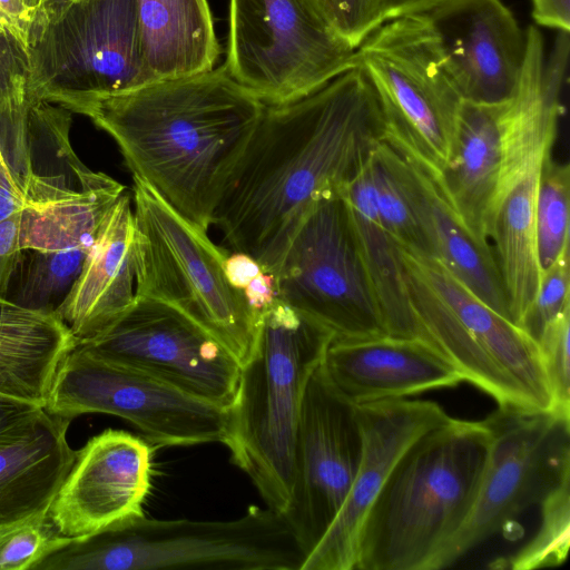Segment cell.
<instances>
[{"mask_svg":"<svg viewBox=\"0 0 570 570\" xmlns=\"http://www.w3.org/2000/svg\"><path fill=\"white\" fill-rule=\"evenodd\" d=\"M384 140L380 104L357 66L301 99L265 105L213 225L273 274L309 208L342 193Z\"/></svg>","mask_w":570,"mask_h":570,"instance_id":"obj_1","label":"cell"},{"mask_svg":"<svg viewBox=\"0 0 570 570\" xmlns=\"http://www.w3.org/2000/svg\"><path fill=\"white\" fill-rule=\"evenodd\" d=\"M264 109L223 66L107 97L87 116L115 140L132 177L208 232Z\"/></svg>","mask_w":570,"mask_h":570,"instance_id":"obj_2","label":"cell"},{"mask_svg":"<svg viewBox=\"0 0 570 570\" xmlns=\"http://www.w3.org/2000/svg\"><path fill=\"white\" fill-rule=\"evenodd\" d=\"M489 441L485 420L454 417L414 441L365 517L354 570H430L469 513Z\"/></svg>","mask_w":570,"mask_h":570,"instance_id":"obj_3","label":"cell"},{"mask_svg":"<svg viewBox=\"0 0 570 570\" xmlns=\"http://www.w3.org/2000/svg\"><path fill=\"white\" fill-rule=\"evenodd\" d=\"M333 334L276 298L261 314L256 343L242 364L224 444L267 508L288 507L296 431L308 381Z\"/></svg>","mask_w":570,"mask_h":570,"instance_id":"obj_4","label":"cell"},{"mask_svg":"<svg viewBox=\"0 0 570 570\" xmlns=\"http://www.w3.org/2000/svg\"><path fill=\"white\" fill-rule=\"evenodd\" d=\"M305 553L285 515L252 507L229 521L140 515L67 544L35 570H301Z\"/></svg>","mask_w":570,"mask_h":570,"instance_id":"obj_5","label":"cell"},{"mask_svg":"<svg viewBox=\"0 0 570 570\" xmlns=\"http://www.w3.org/2000/svg\"><path fill=\"white\" fill-rule=\"evenodd\" d=\"M406 291L421 338L490 395L499 407L554 409L538 344L438 259L402 250Z\"/></svg>","mask_w":570,"mask_h":570,"instance_id":"obj_6","label":"cell"},{"mask_svg":"<svg viewBox=\"0 0 570 570\" xmlns=\"http://www.w3.org/2000/svg\"><path fill=\"white\" fill-rule=\"evenodd\" d=\"M132 180L136 295L189 316L244 364L254 350L261 314L230 282L227 253L145 183Z\"/></svg>","mask_w":570,"mask_h":570,"instance_id":"obj_7","label":"cell"},{"mask_svg":"<svg viewBox=\"0 0 570 570\" xmlns=\"http://www.w3.org/2000/svg\"><path fill=\"white\" fill-rule=\"evenodd\" d=\"M356 66L381 107L386 141L439 176L463 99L423 13L383 22L356 48Z\"/></svg>","mask_w":570,"mask_h":570,"instance_id":"obj_8","label":"cell"},{"mask_svg":"<svg viewBox=\"0 0 570 570\" xmlns=\"http://www.w3.org/2000/svg\"><path fill=\"white\" fill-rule=\"evenodd\" d=\"M561 109L542 87L522 82L497 105L463 101L451 155L438 177L449 202L483 245L507 191L551 155Z\"/></svg>","mask_w":570,"mask_h":570,"instance_id":"obj_9","label":"cell"},{"mask_svg":"<svg viewBox=\"0 0 570 570\" xmlns=\"http://www.w3.org/2000/svg\"><path fill=\"white\" fill-rule=\"evenodd\" d=\"M224 67L264 105L277 106L356 67V49L308 0H229Z\"/></svg>","mask_w":570,"mask_h":570,"instance_id":"obj_10","label":"cell"},{"mask_svg":"<svg viewBox=\"0 0 570 570\" xmlns=\"http://www.w3.org/2000/svg\"><path fill=\"white\" fill-rule=\"evenodd\" d=\"M272 275L276 297L333 340L387 335L342 193L309 208Z\"/></svg>","mask_w":570,"mask_h":570,"instance_id":"obj_11","label":"cell"},{"mask_svg":"<svg viewBox=\"0 0 570 570\" xmlns=\"http://www.w3.org/2000/svg\"><path fill=\"white\" fill-rule=\"evenodd\" d=\"M485 422L490 441L473 502L430 570L452 566L570 480V413L498 407Z\"/></svg>","mask_w":570,"mask_h":570,"instance_id":"obj_12","label":"cell"},{"mask_svg":"<svg viewBox=\"0 0 570 570\" xmlns=\"http://www.w3.org/2000/svg\"><path fill=\"white\" fill-rule=\"evenodd\" d=\"M42 409L69 421L85 413L116 415L159 446L224 443L229 424V410L77 345L60 362Z\"/></svg>","mask_w":570,"mask_h":570,"instance_id":"obj_13","label":"cell"},{"mask_svg":"<svg viewBox=\"0 0 570 570\" xmlns=\"http://www.w3.org/2000/svg\"><path fill=\"white\" fill-rule=\"evenodd\" d=\"M77 346L219 407L235 403L238 360L206 328L161 301L136 295L122 314Z\"/></svg>","mask_w":570,"mask_h":570,"instance_id":"obj_14","label":"cell"},{"mask_svg":"<svg viewBox=\"0 0 570 570\" xmlns=\"http://www.w3.org/2000/svg\"><path fill=\"white\" fill-rule=\"evenodd\" d=\"M361 455L357 406L336 390L321 363L305 391L294 444L292 493L283 513L305 558L340 512Z\"/></svg>","mask_w":570,"mask_h":570,"instance_id":"obj_15","label":"cell"},{"mask_svg":"<svg viewBox=\"0 0 570 570\" xmlns=\"http://www.w3.org/2000/svg\"><path fill=\"white\" fill-rule=\"evenodd\" d=\"M154 446L148 440L107 429L78 451L48 515L57 531L83 538L144 515L154 473Z\"/></svg>","mask_w":570,"mask_h":570,"instance_id":"obj_16","label":"cell"},{"mask_svg":"<svg viewBox=\"0 0 570 570\" xmlns=\"http://www.w3.org/2000/svg\"><path fill=\"white\" fill-rule=\"evenodd\" d=\"M362 455L346 499L301 570H354L365 517L394 465L428 431L451 420L432 401L391 399L360 404Z\"/></svg>","mask_w":570,"mask_h":570,"instance_id":"obj_17","label":"cell"},{"mask_svg":"<svg viewBox=\"0 0 570 570\" xmlns=\"http://www.w3.org/2000/svg\"><path fill=\"white\" fill-rule=\"evenodd\" d=\"M423 14L463 101L497 105L513 95L527 33L501 0H445Z\"/></svg>","mask_w":570,"mask_h":570,"instance_id":"obj_18","label":"cell"},{"mask_svg":"<svg viewBox=\"0 0 570 570\" xmlns=\"http://www.w3.org/2000/svg\"><path fill=\"white\" fill-rule=\"evenodd\" d=\"M322 365L336 390L355 405L405 399L464 381L448 357L417 337L333 340Z\"/></svg>","mask_w":570,"mask_h":570,"instance_id":"obj_19","label":"cell"},{"mask_svg":"<svg viewBox=\"0 0 570 570\" xmlns=\"http://www.w3.org/2000/svg\"><path fill=\"white\" fill-rule=\"evenodd\" d=\"M76 66V82L60 104L83 115L101 99L153 82L141 57L136 0H81Z\"/></svg>","mask_w":570,"mask_h":570,"instance_id":"obj_20","label":"cell"},{"mask_svg":"<svg viewBox=\"0 0 570 570\" xmlns=\"http://www.w3.org/2000/svg\"><path fill=\"white\" fill-rule=\"evenodd\" d=\"M387 154L399 186L433 249L434 258L482 302L510 320L492 248L480 243L466 227L436 175L390 142Z\"/></svg>","mask_w":570,"mask_h":570,"instance_id":"obj_21","label":"cell"},{"mask_svg":"<svg viewBox=\"0 0 570 570\" xmlns=\"http://www.w3.org/2000/svg\"><path fill=\"white\" fill-rule=\"evenodd\" d=\"M135 220L127 191L101 223L81 271L55 314L77 344L97 334L136 298Z\"/></svg>","mask_w":570,"mask_h":570,"instance_id":"obj_22","label":"cell"},{"mask_svg":"<svg viewBox=\"0 0 570 570\" xmlns=\"http://www.w3.org/2000/svg\"><path fill=\"white\" fill-rule=\"evenodd\" d=\"M76 345L55 313L0 296V395L42 407L60 362Z\"/></svg>","mask_w":570,"mask_h":570,"instance_id":"obj_23","label":"cell"},{"mask_svg":"<svg viewBox=\"0 0 570 570\" xmlns=\"http://www.w3.org/2000/svg\"><path fill=\"white\" fill-rule=\"evenodd\" d=\"M69 424L43 411L24 435L0 445V523L49 508L76 456Z\"/></svg>","mask_w":570,"mask_h":570,"instance_id":"obj_24","label":"cell"},{"mask_svg":"<svg viewBox=\"0 0 570 570\" xmlns=\"http://www.w3.org/2000/svg\"><path fill=\"white\" fill-rule=\"evenodd\" d=\"M136 7L151 81L214 69L219 43L207 0H136Z\"/></svg>","mask_w":570,"mask_h":570,"instance_id":"obj_25","label":"cell"},{"mask_svg":"<svg viewBox=\"0 0 570 570\" xmlns=\"http://www.w3.org/2000/svg\"><path fill=\"white\" fill-rule=\"evenodd\" d=\"M370 160L342 194L387 335L421 338L406 291L401 246L377 212Z\"/></svg>","mask_w":570,"mask_h":570,"instance_id":"obj_26","label":"cell"},{"mask_svg":"<svg viewBox=\"0 0 570 570\" xmlns=\"http://www.w3.org/2000/svg\"><path fill=\"white\" fill-rule=\"evenodd\" d=\"M540 167L529 170L507 191L489 234L510 320L518 326L539 291L542 274L534 223Z\"/></svg>","mask_w":570,"mask_h":570,"instance_id":"obj_27","label":"cell"},{"mask_svg":"<svg viewBox=\"0 0 570 570\" xmlns=\"http://www.w3.org/2000/svg\"><path fill=\"white\" fill-rule=\"evenodd\" d=\"M124 185L107 174L80 190L27 204L20 214V248L62 250L90 246Z\"/></svg>","mask_w":570,"mask_h":570,"instance_id":"obj_28","label":"cell"},{"mask_svg":"<svg viewBox=\"0 0 570 570\" xmlns=\"http://www.w3.org/2000/svg\"><path fill=\"white\" fill-rule=\"evenodd\" d=\"M90 246L21 249L3 297L26 308L55 313L77 279Z\"/></svg>","mask_w":570,"mask_h":570,"instance_id":"obj_29","label":"cell"},{"mask_svg":"<svg viewBox=\"0 0 570 570\" xmlns=\"http://www.w3.org/2000/svg\"><path fill=\"white\" fill-rule=\"evenodd\" d=\"M570 166L549 155L541 164L534 223L541 272L569 250Z\"/></svg>","mask_w":570,"mask_h":570,"instance_id":"obj_30","label":"cell"},{"mask_svg":"<svg viewBox=\"0 0 570 570\" xmlns=\"http://www.w3.org/2000/svg\"><path fill=\"white\" fill-rule=\"evenodd\" d=\"M375 202L385 228L402 249L422 258H434L433 249L402 193L382 141L370 160Z\"/></svg>","mask_w":570,"mask_h":570,"instance_id":"obj_31","label":"cell"},{"mask_svg":"<svg viewBox=\"0 0 570 570\" xmlns=\"http://www.w3.org/2000/svg\"><path fill=\"white\" fill-rule=\"evenodd\" d=\"M541 523L537 534L507 561L512 570H532L562 564L569 551L570 480L540 504Z\"/></svg>","mask_w":570,"mask_h":570,"instance_id":"obj_32","label":"cell"},{"mask_svg":"<svg viewBox=\"0 0 570 570\" xmlns=\"http://www.w3.org/2000/svg\"><path fill=\"white\" fill-rule=\"evenodd\" d=\"M71 538L61 535L48 509L0 523V570H35L51 552Z\"/></svg>","mask_w":570,"mask_h":570,"instance_id":"obj_33","label":"cell"},{"mask_svg":"<svg viewBox=\"0 0 570 570\" xmlns=\"http://www.w3.org/2000/svg\"><path fill=\"white\" fill-rule=\"evenodd\" d=\"M569 250L542 271L539 291L519 327L535 343L544 328L570 306Z\"/></svg>","mask_w":570,"mask_h":570,"instance_id":"obj_34","label":"cell"},{"mask_svg":"<svg viewBox=\"0 0 570 570\" xmlns=\"http://www.w3.org/2000/svg\"><path fill=\"white\" fill-rule=\"evenodd\" d=\"M570 306L552 321L537 342L553 397V410L570 413Z\"/></svg>","mask_w":570,"mask_h":570,"instance_id":"obj_35","label":"cell"},{"mask_svg":"<svg viewBox=\"0 0 570 570\" xmlns=\"http://www.w3.org/2000/svg\"><path fill=\"white\" fill-rule=\"evenodd\" d=\"M355 49L383 23L381 0H308Z\"/></svg>","mask_w":570,"mask_h":570,"instance_id":"obj_36","label":"cell"},{"mask_svg":"<svg viewBox=\"0 0 570 570\" xmlns=\"http://www.w3.org/2000/svg\"><path fill=\"white\" fill-rule=\"evenodd\" d=\"M42 412L37 404L0 395V445L24 435Z\"/></svg>","mask_w":570,"mask_h":570,"instance_id":"obj_37","label":"cell"},{"mask_svg":"<svg viewBox=\"0 0 570 570\" xmlns=\"http://www.w3.org/2000/svg\"><path fill=\"white\" fill-rule=\"evenodd\" d=\"M10 53V48L0 45V116L30 101L29 86L23 76L10 72L14 70V58Z\"/></svg>","mask_w":570,"mask_h":570,"instance_id":"obj_38","label":"cell"},{"mask_svg":"<svg viewBox=\"0 0 570 570\" xmlns=\"http://www.w3.org/2000/svg\"><path fill=\"white\" fill-rule=\"evenodd\" d=\"M20 214L21 210L0 222V296L2 297L21 252Z\"/></svg>","mask_w":570,"mask_h":570,"instance_id":"obj_39","label":"cell"},{"mask_svg":"<svg viewBox=\"0 0 570 570\" xmlns=\"http://www.w3.org/2000/svg\"><path fill=\"white\" fill-rule=\"evenodd\" d=\"M532 17L539 26L569 32L570 0H531Z\"/></svg>","mask_w":570,"mask_h":570,"instance_id":"obj_40","label":"cell"},{"mask_svg":"<svg viewBox=\"0 0 570 570\" xmlns=\"http://www.w3.org/2000/svg\"><path fill=\"white\" fill-rule=\"evenodd\" d=\"M24 206L21 189L14 184L0 159V222L20 212Z\"/></svg>","mask_w":570,"mask_h":570,"instance_id":"obj_41","label":"cell"},{"mask_svg":"<svg viewBox=\"0 0 570 570\" xmlns=\"http://www.w3.org/2000/svg\"><path fill=\"white\" fill-rule=\"evenodd\" d=\"M445 0H381L383 22L406 14L423 13Z\"/></svg>","mask_w":570,"mask_h":570,"instance_id":"obj_42","label":"cell"},{"mask_svg":"<svg viewBox=\"0 0 570 570\" xmlns=\"http://www.w3.org/2000/svg\"><path fill=\"white\" fill-rule=\"evenodd\" d=\"M24 3L22 0H0V18H18Z\"/></svg>","mask_w":570,"mask_h":570,"instance_id":"obj_43","label":"cell"}]
</instances>
